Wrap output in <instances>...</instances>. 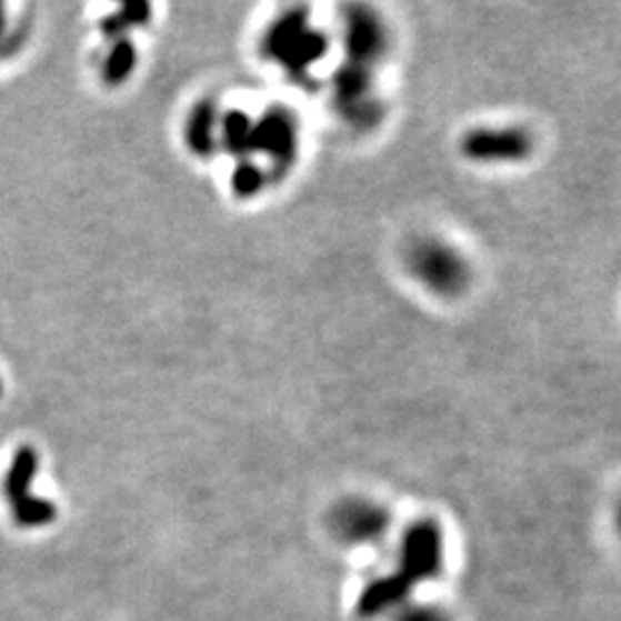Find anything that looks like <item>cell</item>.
Listing matches in <instances>:
<instances>
[{"mask_svg":"<svg viewBox=\"0 0 621 621\" xmlns=\"http://www.w3.org/2000/svg\"><path fill=\"white\" fill-rule=\"evenodd\" d=\"M189 143L196 152H201V154H206L212 146V109L208 104L199 107L191 116Z\"/></svg>","mask_w":621,"mask_h":621,"instance_id":"7","label":"cell"},{"mask_svg":"<svg viewBox=\"0 0 621 621\" xmlns=\"http://www.w3.org/2000/svg\"><path fill=\"white\" fill-rule=\"evenodd\" d=\"M403 621H444L440 612H435L433 608H417L412 610Z\"/></svg>","mask_w":621,"mask_h":621,"instance_id":"12","label":"cell"},{"mask_svg":"<svg viewBox=\"0 0 621 621\" xmlns=\"http://www.w3.org/2000/svg\"><path fill=\"white\" fill-rule=\"evenodd\" d=\"M36 468H38V459H36V453H32V449H21L17 453L14 465L8 477V493L12 500L23 502L26 488L30 485V479H32V474H36Z\"/></svg>","mask_w":621,"mask_h":621,"instance_id":"6","label":"cell"},{"mask_svg":"<svg viewBox=\"0 0 621 621\" xmlns=\"http://www.w3.org/2000/svg\"><path fill=\"white\" fill-rule=\"evenodd\" d=\"M619 528H621V507H619Z\"/></svg>","mask_w":621,"mask_h":621,"instance_id":"13","label":"cell"},{"mask_svg":"<svg viewBox=\"0 0 621 621\" xmlns=\"http://www.w3.org/2000/svg\"><path fill=\"white\" fill-rule=\"evenodd\" d=\"M226 139L231 148H242L251 139V124L244 113H231L226 118Z\"/></svg>","mask_w":621,"mask_h":621,"instance_id":"10","label":"cell"},{"mask_svg":"<svg viewBox=\"0 0 621 621\" xmlns=\"http://www.w3.org/2000/svg\"><path fill=\"white\" fill-rule=\"evenodd\" d=\"M233 187H236V191L240 196H251L260 187H263V173H260L253 167H247V163H244V167H240L236 171V176H233Z\"/></svg>","mask_w":621,"mask_h":621,"instance_id":"11","label":"cell"},{"mask_svg":"<svg viewBox=\"0 0 621 621\" xmlns=\"http://www.w3.org/2000/svg\"><path fill=\"white\" fill-rule=\"evenodd\" d=\"M134 62H137V53H134V47L129 44V42H120L113 53L109 56L107 60V81L109 83H120L127 79V74L134 70Z\"/></svg>","mask_w":621,"mask_h":621,"instance_id":"8","label":"cell"},{"mask_svg":"<svg viewBox=\"0 0 621 621\" xmlns=\"http://www.w3.org/2000/svg\"><path fill=\"white\" fill-rule=\"evenodd\" d=\"M334 528L343 539L354 543L378 541L389 528V513L375 502H345L334 515Z\"/></svg>","mask_w":621,"mask_h":621,"instance_id":"3","label":"cell"},{"mask_svg":"<svg viewBox=\"0 0 621 621\" xmlns=\"http://www.w3.org/2000/svg\"><path fill=\"white\" fill-rule=\"evenodd\" d=\"M405 268L435 298L463 296L472 279L465 253L442 238H417L405 251Z\"/></svg>","mask_w":621,"mask_h":621,"instance_id":"1","label":"cell"},{"mask_svg":"<svg viewBox=\"0 0 621 621\" xmlns=\"http://www.w3.org/2000/svg\"><path fill=\"white\" fill-rule=\"evenodd\" d=\"M249 146L266 150L277 161L288 163L296 157V122L286 111H272L256 129H251Z\"/></svg>","mask_w":621,"mask_h":621,"instance_id":"5","label":"cell"},{"mask_svg":"<svg viewBox=\"0 0 621 621\" xmlns=\"http://www.w3.org/2000/svg\"><path fill=\"white\" fill-rule=\"evenodd\" d=\"M150 17V8L148 6H124L120 14L111 17L109 21H104V30L109 36H116V32L124 30L127 26H134V23H146Z\"/></svg>","mask_w":621,"mask_h":621,"instance_id":"9","label":"cell"},{"mask_svg":"<svg viewBox=\"0 0 621 621\" xmlns=\"http://www.w3.org/2000/svg\"><path fill=\"white\" fill-rule=\"evenodd\" d=\"M384 47H387V32L382 21L364 10H357L348 19V51L352 64L369 68V64H373L384 53Z\"/></svg>","mask_w":621,"mask_h":621,"instance_id":"4","label":"cell"},{"mask_svg":"<svg viewBox=\"0 0 621 621\" xmlns=\"http://www.w3.org/2000/svg\"><path fill=\"white\" fill-rule=\"evenodd\" d=\"M461 154L481 167H507L528 161L537 150V139L522 124L472 127L459 141Z\"/></svg>","mask_w":621,"mask_h":621,"instance_id":"2","label":"cell"}]
</instances>
